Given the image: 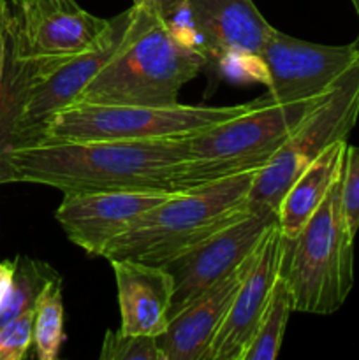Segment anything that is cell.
Returning <instances> with one entry per match:
<instances>
[{"label":"cell","instance_id":"obj_11","mask_svg":"<svg viewBox=\"0 0 359 360\" xmlns=\"http://www.w3.org/2000/svg\"><path fill=\"white\" fill-rule=\"evenodd\" d=\"M185 14L194 42L208 62L260 58L271 27L253 0H187Z\"/></svg>","mask_w":359,"mask_h":360},{"label":"cell","instance_id":"obj_10","mask_svg":"<svg viewBox=\"0 0 359 360\" xmlns=\"http://www.w3.org/2000/svg\"><path fill=\"white\" fill-rule=\"evenodd\" d=\"M176 192L169 190H106L67 192L55 218L70 243L94 257L125 232L137 218Z\"/></svg>","mask_w":359,"mask_h":360},{"label":"cell","instance_id":"obj_14","mask_svg":"<svg viewBox=\"0 0 359 360\" xmlns=\"http://www.w3.org/2000/svg\"><path fill=\"white\" fill-rule=\"evenodd\" d=\"M0 16L6 27V67L0 81V185L13 183L7 155L16 146L18 129L32 90L55 72L32 49L23 21L13 0H0Z\"/></svg>","mask_w":359,"mask_h":360},{"label":"cell","instance_id":"obj_28","mask_svg":"<svg viewBox=\"0 0 359 360\" xmlns=\"http://www.w3.org/2000/svg\"><path fill=\"white\" fill-rule=\"evenodd\" d=\"M6 46H7L6 27H4V20L2 16H0V81H2V76H4V67H6Z\"/></svg>","mask_w":359,"mask_h":360},{"label":"cell","instance_id":"obj_3","mask_svg":"<svg viewBox=\"0 0 359 360\" xmlns=\"http://www.w3.org/2000/svg\"><path fill=\"white\" fill-rule=\"evenodd\" d=\"M259 171L172 193L116 236L106 246L102 257L106 260L132 259L164 266L187 248L245 217L250 211V190Z\"/></svg>","mask_w":359,"mask_h":360},{"label":"cell","instance_id":"obj_16","mask_svg":"<svg viewBox=\"0 0 359 360\" xmlns=\"http://www.w3.org/2000/svg\"><path fill=\"white\" fill-rule=\"evenodd\" d=\"M253 253L234 273L208 288L169 320L165 333L157 338L164 360H208V352L248 271Z\"/></svg>","mask_w":359,"mask_h":360},{"label":"cell","instance_id":"obj_1","mask_svg":"<svg viewBox=\"0 0 359 360\" xmlns=\"http://www.w3.org/2000/svg\"><path fill=\"white\" fill-rule=\"evenodd\" d=\"M183 136L160 139H95L39 143L13 150V183L48 185L67 192L169 190L185 164Z\"/></svg>","mask_w":359,"mask_h":360},{"label":"cell","instance_id":"obj_4","mask_svg":"<svg viewBox=\"0 0 359 360\" xmlns=\"http://www.w3.org/2000/svg\"><path fill=\"white\" fill-rule=\"evenodd\" d=\"M322 97L291 104L260 97L248 111L183 136L187 158L175 179V192L263 169Z\"/></svg>","mask_w":359,"mask_h":360},{"label":"cell","instance_id":"obj_25","mask_svg":"<svg viewBox=\"0 0 359 360\" xmlns=\"http://www.w3.org/2000/svg\"><path fill=\"white\" fill-rule=\"evenodd\" d=\"M23 20V27L30 28L35 21L55 11L77 9L76 0H13Z\"/></svg>","mask_w":359,"mask_h":360},{"label":"cell","instance_id":"obj_26","mask_svg":"<svg viewBox=\"0 0 359 360\" xmlns=\"http://www.w3.org/2000/svg\"><path fill=\"white\" fill-rule=\"evenodd\" d=\"M132 2L136 6H143L144 9L151 11V13L164 18V20L172 21L182 13L187 0H132Z\"/></svg>","mask_w":359,"mask_h":360},{"label":"cell","instance_id":"obj_2","mask_svg":"<svg viewBox=\"0 0 359 360\" xmlns=\"http://www.w3.org/2000/svg\"><path fill=\"white\" fill-rule=\"evenodd\" d=\"M206 63L194 39L172 21L132 4L122 46L73 104L178 105L182 88Z\"/></svg>","mask_w":359,"mask_h":360},{"label":"cell","instance_id":"obj_7","mask_svg":"<svg viewBox=\"0 0 359 360\" xmlns=\"http://www.w3.org/2000/svg\"><path fill=\"white\" fill-rule=\"evenodd\" d=\"M359 116V58L305 116L270 164L257 172L250 190L252 210L278 211L303 171L338 141H347Z\"/></svg>","mask_w":359,"mask_h":360},{"label":"cell","instance_id":"obj_12","mask_svg":"<svg viewBox=\"0 0 359 360\" xmlns=\"http://www.w3.org/2000/svg\"><path fill=\"white\" fill-rule=\"evenodd\" d=\"M285 239L278 221L256 250L224 323L208 352V360H243L282 271Z\"/></svg>","mask_w":359,"mask_h":360},{"label":"cell","instance_id":"obj_17","mask_svg":"<svg viewBox=\"0 0 359 360\" xmlns=\"http://www.w3.org/2000/svg\"><path fill=\"white\" fill-rule=\"evenodd\" d=\"M111 30L113 18L104 20L81 7L55 11L35 21L30 28H25L34 53L53 70L94 51L108 39Z\"/></svg>","mask_w":359,"mask_h":360},{"label":"cell","instance_id":"obj_20","mask_svg":"<svg viewBox=\"0 0 359 360\" xmlns=\"http://www.w3.org/2000/svg\"><path fill=\"white\" fill-rule=\"evenodd\" d=\"M65 341L63 287L56 274L39 295L34 308V350L39 360H55Z\"/></svg>","mask_w":359,"mask_h":360},{"label":"cell","instance_id":"obj_18","mask_svg":"<svg viewBox=\"0 0 359 360\" xmlns=\"http://www.w3.org/2000/svg\"><path fill=\"white\" fill-rule=\"evenodd\" d=\"M347 141L327 148L299 174L278 206V229L285 239H294L317 207L326 199L333 183L341 174Z\"/></svg>","mask_w":359,"mask_h":360},{"label":"cell","instance_id":"obj_15","mask_svg":"<svg viewBox=\"0 0 359 360\" xmlns=\"http://www.w3.org/2000/svg\"><path fill=\"white\" fill-rule=\"evenodd\" d=\"M109 264L118 292L120 330L132 336L164 334L175 294V281L168 269L132 259H115Z\"/></svg>","mask_w":359,"mask_h":360},{"label":"cell","instance_id":"obj_21","mask_svg":"<svg viewBox=\"0 0 359 360\" xmlns=\"http://www.w3.org/2000/svg\"><path fill=\"white\" fill-rule=\"evenodd\" d=\"M56 274L58 273L48 264L32 260L28 257H16L13 281L0 306V327L6 326L21 313L34 309L39 295Z\"/></svg>","mask_w":359,"mask_h":360},{"label":"cell","instance_id":"obj_29","mask_svg":"<svg viewBox=\"0 0 359 360\" xmlns=\"http://www.w3.org/2000/svg\"><path fill=\"white\" fill-rule=\"evenodd\" d=\"M351 2H352V6H354V11H355V14H358V20H359V0H351ZM354 46L359 49V34H358V37H355Z\"/></svg>","mask_w":359,"mask_h":360},{"label":"cell","instance_id":"obj_19","mask_svg":"<svg viewBox=\"0 0 359 360\" xmlns=\"http://www.w3.org/2000/svg\"><path fill=\"white\" fill-rule=\"evenodd\" d=\"M292 309V299L289 294L287 283L282 276H278L275 283L273 294L266 306L263 319L257 326L256 334L246 348L243 360H275L280 354L282 341H284L285 329Z\"/></svg>","mask_w":359,"mask_h":360},{"label":"cell","instance_id":"obj_27","mask_svg":"<svg viewBox=\"0 0 359 360\" xmlns=\"http://www.w3.org/2000/svg\"><path fill=\"white\" fill-rule=\"evenodd\" d=\"M14 262H0V306L9 292L11 281H13Z\"/></svg>","mask_w":359,"mask_h":360},{"label":"cell","instance_id":"obj_13","mask_svg":"<svg viewBox=\"0 0 359 360\" xmlns=\"http://www.w3.org/2000/svg\"><path fill=\"white\" fill-rule=\"evenodd\" d=\"M132 7L113 18V30L104 42L94 51L70 60L35 84L25 108L20 129L16 136V146H34L41 141L46 123L63 108L73 104L84 86L97 76L102 67L116 55L129 30Z\"/></svg>","mask_w":359,"mask_h":360},{"label":"cell","instance_id":"obj_5","mask_svg":"<svg viewBox=\"0 0 359 360\" xmlns=\"http://www.w3.org/2000/svg\"><path fill=\"white\" fill-rule=\"evenodd\" d=\"M354 239L341 206L340 174L299 234L285 239L280 276L294 311L333 315L344 306L354 285Z\"/></svg>","mask_w":359,"mask_h":360},{"label":"cell","instance_id":"obj_23","mask_svg":"<svg viewBox=\"0 0 359 360\" xmlns=\"http://www.w3.org/2000/svg\"><path fill=\"white\" fill-rule=\"evenodd\" d=\"M34 347V309L0 327V360H21Z\"/></svg>","mask_w":359,"mask_h":360},{"label":"cell","instance_id":"obj_22","mask_svg":"<svg viewBox=\"0 0 359 360\" xmlns=\"http://www.w3.org/2000/svg\"><path fill=\"white\" fill-rule=\"evenodd\" d=\"M101 360H164L157 338L132 336L122 330H108L102 341Z\"/></svg>","mask_w":359,"mask_h":360},{"label":"cell","instance_id":"obj_24","mask_svg":"<svg viewBox=\"0 0 359 360\" xmlns=\"http://www.w3.org/2000/svg\"><path fill=\"white\" fill-rule=\"evenodd\" d=\"M341 206L352 236L359 232V146H348L345 151L341 171Z\"/></svg>","mask_w":359,"mask_h":360},{"label":"cell","instance_id":"obj_6","mask_svg":"<svg viewBox=\"0 0 359 360\" xmlns=\"http://www.w3.org/2000/svg\"><path fill=\"white\" fill-rule=\"evenodd\" d=\"M259 101L236 105L178 104L171 108L70 104L46 123L39 143L180 137L234 118L259 104Z\"/></svg>","mask_w":359,"mask_h":360},{"label":"cell","instance_id":"obj_9","mask_svg":"<svg viewBox=\"0 0 359 360\" xmlns=\"http://www.w3.org/2000/svg\"><path fill=\"white\" fill-rule=\"evenodd\" d=\"M267 90L277 104L310 101L326 95L359 58L354 42L326 46L301 41L273 27L260 49Z\"/></svg>","mask_w":359,"mask_h":360},{"label":"cell","instance_id":"obj_8","mask_svg":"<svg viewBox=\"0 0 359 360\" xmlns=\"http://www.w3.org/2000/svg\"><path fill=\"white\" fill-rule=\"evenodd\" d=\"M277 221V211L250 207L245 217L164 264L175 281L169 320L175 319L208 288L234 273L259 248L264 236Z\"/></svg>","mask_w":359,"mask_h":360}]
</instances>
